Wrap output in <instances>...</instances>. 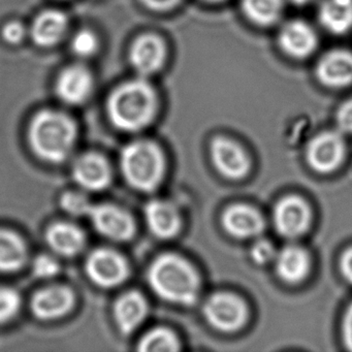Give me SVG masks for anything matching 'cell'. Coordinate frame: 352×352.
Wrapping results in <instances>:
<instances>
[{"label": "cell", "instance_id": "6da1fadb", "mask_svg": "<svg viewBox=\"0 0 352 352\" xmlns=\"http://www.w3.org/2000/svg\"><path fill=\"white\" fill-rule=\"evenodd\" d=\"M160 108V94L146 78L139 77L119 85L108 100L109 118L121 131L135 133L149 126Z\"/></svg>", "mask_w": 352, "mask_h": 352}, {"label": "cell", "instance_id": "7a4b0ae2", "mask_svg": "<svg viewBox=\"0 0 352 352\" xmlns=\"http://www.w3.org/2000/svg\"><path fill=\"white\" fill-rule=\"evenodd\" d=\"M148 282L162 300L193 306L199 292V279L192 265L174 253L160 255L150 265Z\"/></svg>", "mask_w": 352, "mask_h": 352}, {"label": "cell", "instance_id": "3957f363", "mask_svg": "<svg viewBox=\"0 0 352 352\" xmlns=\"http://www.w3.org/2000/svg\"><path fill=\"white\" fill-rule=\"evenodd\" d=\"M77 129L71 117L58 111H42L30 127V142L36 155L51 162H60L71 153Z\"/></svg>", "mask_w": 352, "mask_h": 352}, {"label": "cell", "instance_id": "277c9868", "mask_svg": "<svg viewBox=\"0 0 352 352\" xmlns=\"http://www.w3.org/2000/svg\"><path fill=\"white\" fill-rule=\"evenodd\" d=\"M121 168L133 188L151 192L160 186L164 178V154L153 142H133L121 154Z\"/></svg>", "mask_w": 352, "mask_h": 352}, {"label": "cell", "instance_id": "5b68a950", "mask_svg": "<svg viewBox=\"0 0 352 352\" xmlns=\"http://www.w3.org/2000/svg\"><path fill=\"white\" fill-rule=\"evenodd\" d=\"M275 43L282 56L294 63H304L315 56L320 46V38L310 22L292 18L279 24Z\"/></svg>", "mask_w": 352, "mask_h": 352}, {"label": "cell", "instance_id": "8992f818", "mask_svg": "<svg viewBox=\"0 0 352 352\" xmlns=\"http://www.w3.org/2000/svg\"><path fill=\"white\" fill-rule=\"evenodd\" d=\"M313 78L323 89L345 91L352 88V50L345 47L327 49L317 57Z\"/></svg>", "mask_w": 352, "mask_h": 352}, {"label": "cell", "instance_id": "52a82bcc", "mask_svg": "<svg viewBox=\"0 0 352 352\" xmlns=\"http://www.w3.org/2000/svg\"><path fill=\"white\" fill-rule=\"evenodd\" d=\"M170 48L164 36L145 32L135 38L129 49V63L139 77L150 79L166 69Z\"/></svg>", "mask_w": 352, "mask_h": 352}, {"label": "cell", "instance_id": "ba28073f", "mask_svg": "<svg viewBox=\"0 0 352 352\" xmlns=\"http://www.w3.org/2000/svg\"><path fill=\"white\" fill-rule=\"evenodd\" d=\"M206 320L220 331L232 333L247 321L246 305L234 294L217 292L206 300L203 307Z\"/></svg>", "mask_w": 352, "mask_h": 352}, {"label": "cell", "instance_id": "9c48e42d", "mask_svg": "<svg viewBox=\"0 0 352 352\" xmlns=\"http://www.w3.org/2000/svg\"><path fill=\"white\" fill-rule=\"evenodd\" d=\"M344 135L335 129L315 135L307 147L309 166L318 173L333 172L339 168L345 156Z\"/></svg>", "mask_w": 352, "mask_h": 352}, {"label": "cell", "instance_id": "30bf717a", "mask_svg": "<svg viewBox=\"0 0 352 352\" xmlns=\"http://www.w3.org/2000/svg\"><path fill=\"white\" fill-rule=\"evenodd\" d=\"M86 270L90 279L102 287H114L123 283L129 267L122 255L111 249H96L88 257Z\"/></svg>", "mask_w": 352, "mask_h": 352}, {"label": "cell", "instance_id": "8fae6325", "mask_svg": "<svg viewBox=\"0 0 352 352\" xmlns=\"http://www.w3.org/2000/svg\"><path fill=\"white\" fill-rule=\"evenodd\" d=\"M94 228L106 238L118 242L131 240L135 232L133 217L117 206H92L88 213Z\"/></svg>", "mask_w": 352, "mask_h": 352}, {"label": "cell", "instance_id": "7c38bea8", "mask_svg": "<svg viewBox=\"0 0 352 352\" xmlns=\"http://www.w3.org/2000/svg\"><path fill=\"white\" fill-rule=\"evenodd\" d=\"M212 160L218 172L226 178H244L250 168L248 156L242 147L232 139L216 137L210 146Z\"/></svg>", "mask_w": 352, "mask_h": 352}, {"label": "cell", "instance_id": "4fadbf2b", "mask_svg": "<svg viewBox=\"0 0 352 352\" xmlns=\"http://www.w3.org/2000/svg\"><path fill=\"white\" fill-rule=\"evenodd\" d=\"M310 221V210L300 197L294 195L284 197L274 210V224L284 238L296 239L302 236L308 230Z\"/></svg>", "mask_w": 352, "mask_h": 352}, {"label": "cell", "instance_id": "5bb4252c", "mask_svg": "<svg viewBox=\"0 0 352 352\" xmlns=\"http://www.w3.org/2000/svg\"><path fill=\"white\" fill-rule=\"evenodd\" d=\"M94 90V78L87 67L71 65L61 72L56 82V94L63 102L77 106L90 98Z\"/></svg>", "mask_w": 352, "mask_h": 352}, {"label": "cell", "instance_id": "9a60e30c", "mask_svg": "<svg viewBox=\"0 0 352 352\" xmlns=\"http://www.w3.org/2000/svg\"><path fill=\"white\" fill-rule=\"evenodd\" d=\"M287 0H239L245 21L257 30L277 28L284 20Z\"/></svg>", "mask_w": 352, "mask_h": 352}, {"label": "cell", "instance_id": "2e32d148", "mask_svg": "<svg viewBox=\"0 0 352 352\" xmlns=\"http://www.w3.org/2000/svg\"><path fill=\"white\" fill-rule=\"evenodd\" d=\"M316 19L321 30L337 38L352 32V0H321Z\"/></svg>", "mask_w": 352, "mask_h": 352}, {"label": "cell", "instance_id": "e0dca14e", "mask_svg": "<svg viewBox=\"0 0 352 352\" xmlns=\"http://www.w3.org/2000/svg\"><path fill=\"white\" fill-rule=\"evenodd\" d=\"M224 230L238 239H250L263 232L265 222L261 214L250 206L232 205L222 215Z\"/></svg>", "mask_w": 352, "mask_h": 352}, {"label": "cell", "instance_id": "ac0fdd59", "mask_svg": "<svg viewBox=\"0 0 352 352\" xmlns=\"http://www.w3.org/2000/svg\"><path fill=\"white\" fill-rule=\"evenodd\" d=\"M76 182L87 190H102L112 179L110 166L102 156L87 153L78 158L73 168Z\"/></svg>", "mask_w": 352, "mask_h": 352}, {"label": "cell", "instance_id": "d6986e66", "mask_svg": "<svg viewBox=\"0 0 352 352\" xmlns=\"http://www.w3.org/2000/svg\"><path fill=\"white\" fill-rule=\"evenodd\" d=\"M74 305V294L65 286H51L36 292L32 309L38 318L54 319L67 314Z\"/></svg>", "mask_w": 352, "mask_h": 352}, {"label": "cell", "instance_id": "ffe728a7", "mask_svg": "<svg viewBox=\"0 0 352 352\" xmlns=\"http://www.w3.org/2000/svg\"><path fill=\"white\" fill-rule=\"evenodd\" d=\"M148 228L160 239L174 238L181 228V218L172 204L160 199L149 201L145 207Z\"/></svg>", "mask_w": 352, "mask_h": 352}, {"label": "cell", "instance_id": "44dd1931", "mask_svg": "<svg viewBox=\"0 0 352 352\" xmlns=\"http://www.w3.org/2000/svg\"><path fill=\"white\" fill-rule=\"evenodd\" d=\"M67 26L69 20L63 12L56 10L43 12L32 24V40L38 47L50 48L63 40Z\"/></svg>", "mask_w": 352, "mask_h": 352}, {"label": "cell", "instance_id": "7402d4cb", "mask_svg": "<svg viewBox=\"0 0 352 352\" xmlns=\"http://www.w3.org/2000/svg\"><path fill=\"white\" fill-rule=\"evenodd\" d=\"M147 313V302L138 292H126L115 304L114 315L117 324L120 331L126 335L138 329L145 320Z\"/></svg>", "mask_w": 352, "mask_h": 352}, {"label": "cell", "instance_id": "603a6c76", "mask_svg": "<svg viewBox=\"0 0 352 352\" xmlns=\"http://www.w3.org/2000/svg\"><path fill=\"white\" fill-rule=\"evenodd\" d=\"M275 263L278 276L287 283L302 281L310 269L308 253L298 246L284 247L276 254Z\"/></svg>", "mask_w": 352, "mask_h": 352}, {"label": "cell", "instance_id": "cb8c5ba5", "mask_svg": "<svg viewBox=\"0 0 352 352\" xmlns=\"http://www.w3.org/2000/svg\"><path fill=\"white\" fill-rule=\"evenodd\" d=\"M46 236L51 248L63 256L78 254L85 245L84 232L78 226L67 222H58L51 226Z\"/></svg>", "mask_w": 352, "mask_h": 352}, {"label": "cell", "instance_id": "d4e9b609", "mask_svg": "<svg viewBox=\"0 0 352 352\" xmlns=\"http://www.w3.org/2000/svg\"><path fill=\"white\" fill-rule=\"evenodd\" d=\"M25 259L26 247L21 238L10 230H0V271H17Z\"/></svg>", "mask_w": 352, "mask_h": 352}, {"label": "cell", "instance_id": "484cf974", "mask_svg": "<svg viewBox=\"0 0 352 352\" xmlns=\"http://www.w3.org/2000/svg\"><path fill=\"white\" fill-rule=\"evenodd\" d=\"M142 352H176L180 350L178 338L170 329L158 327L148 331L139 342Z\"/></svg>", "mask_w": 352, "mask_h": 352}, {"label": "cell", "instance_id": "4316f807", "mask_svg": "<svg viewBox=\"0 0 352 352\" xmlns=\"http://www.w3.org/2000/svg\"><path fill=\"white\" fill-rule=\"evenodd\" d=\"M72 50L81 58H89L98 50V40L90 30H84L78 32L72 40Z\"/></svg>", "mask_w": 352, "mask_h": 352}, {"label": "cell", "instance_id": "83f0119b", "mask_svg": "<svg viewBox=\"0 0 352 352\" xmlns=\"http://www.w3.org/2000/svg\"><path fill=\"white\" fill-rule=\"evenodd\" d=\"M19 294L11 288H0V323L11 320L19 311Z\"/></svg>", "mask_w": 352, "mask_h": 352}, {"label": "cell", "instance_id": "f1b7e54d", "mask_svg": "<svg viewBox=\"0 0 352 352\" xmlns=\"http://www.w3.org/2000/svg\"><path fill=\"white\" fill-rule=\"evenodd\" d=\"M61 207L71 215L87 216L92 205L85 195L71 191L65 193L61 197Z\"/></svg>", "mask_w": 352, "mask_h": 352}, {"label": "cell", "instance_id": "f546056e", "mask_svg": "<svg viewBox=\"0 0 352 352\" xmlns=\"http://www.w3.org/2000/svg\"><path fill=\"white\" fill-rule=\"evenodd\" d=\"M336 129L342 135H352V96L338 104L335 111Z\"/></svg>", "mask_w": 352, "mask_h": 352}, {"label": "cell", "instance_id": "4dcf8cb0", "mask_svg": "<svg viewBox=\"0 0 352 352\" xmlns=\"http://www.w3.org/2000/svg\"><path fill=\"white\" fill-rule=\"evenodd\" d=\"M142 7L150 13L166 15L174 13L184 3V0H139Z\"/></svg>", "mask_w": 352, "mask_h": 352}, {"label": "cell", "instance_id": "1f68e13d", "mask_svg": "<svg viewBox=\"0 0 352 352\" xmlns=\"http://www.w3.org/2000/svg\"><path fill=\"white\" fill-rule=\"evenodd\" d=\"M250 254L255 263L263 265L275 261L277 252L269 241L259 240L253 245Z\"/></svg>", "mask_w": 352, "mask_h": 352}, {"label": "cell", "instance_id": "d6a6232c", "mask_svg": "<svg viewBox=\"0 0 352 352\" xmlns=\"http://www.w3.org/2000/svg\"><path fill=\"white\" fill-rule=\"evenodd\" d=\"M34 273L38 278H51L59 271V265L53 257L40 255L34 263Z\"/></svg>", "mask_w": 352, "mask_h": 352}, {"label": "cell", "instance_id": "836d02e7", "mask_svg": "<svg viewBox=\"0 0 352 352\" xmlns=\"http://www.w3.org/2000/svg\"><path fill=\"white\" fill-rule=\"evenodd\" d=\"M3 38L11 45H17L23 41L25 36V28L19 22H10L3 28Z\"/></svg>", "mask_w": 352, "mask_h": 352}, {"label": "cell", "instance_id": "e575fe53", "mask_svg": "<svg viewBox=\"0 0 352 352\" xmlns=\"http://www.w3.org/2000/svg\"><path fill=\"white\" fill-rule=\"evenodd\" d=\"M342 338H343L345 347L352 351V302H350L344 314L343 322H342Z\"/></svg>", "mask_w": 352, "mask_h": 352}, {"label": "cell", "instance_id": "d590c367", "mask_svg": "<svg viewBox=\"0 0 352 352\" xmlns=\"http://www.w3.org/2000/svg\"><path fill=\"white\" fill-rule=\"evenodd\" d=\"M340 271L344 279L352 285V246L346 249L341 255Z\"/></svg>", "mask_w": 352, "mask_h": 352}, {"label": "cell", "instance_id": "8d00e7d4", "mask_svg": "<svg viewBox=\"0 0 352 352\" xmlns=\"http://www.w3.org/2000/svg\"><path fill=\"white\" fill-rule=\"evenodd\" d=\"M204 5L207 6H221L223 3H228V0H199Z\"/></svg>", "mask_w": 352, "mask_h": 352}]
</instances>
